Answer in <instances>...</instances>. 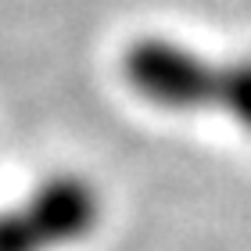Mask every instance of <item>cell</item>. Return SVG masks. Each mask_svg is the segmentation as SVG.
Here are the masks:
<instances>
[{
    "instance_id": "1",
    "label": "cell",
    "mask_w": 251,
    "mask_h": 251,
    "mask_svg": "<svg viewBox=\"0 0 251 251\" xmlns=\"http://www.w3.org/2000/svg\"><path fill=\"white\" fill-rule=\"evenodd\" d=\"M104 219V194L90 176L54 173L22 201L0 208V251H65L90 241Z\"/></svg>"
},
{
    "instance_id": "2",
    "label": "cell",
    "mask_w": 251,
    "mask_h": 251,
    "mask_svg": "<svg viewBox=\"0 0 251 251\" xmlns=\"http://www.w3.org/2000/svg\"><path fill=\"white\" fill-rule=\"evenodd\" d=\"M122 75L140 100L179 115H223L230 90V61L208 58L165 36H144L140 43H133L122 58Z\"/></svg>"
},
{
    "instance_id": "3",
    "label": "cell",
    "mask_w": 251,
    "mask_h": 251,
    "mask_svg": "<svg viewBox=\"0 0 251 251\" xmlns=\"http://www.w3.org/2000/svg\"><path fill=\"white\" fill-rule=\"evenodd\" d=\"M223 115L237 129L251 136V58H233L230 61V90H226Z\"/></svg>"
}]
</instances>
